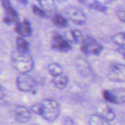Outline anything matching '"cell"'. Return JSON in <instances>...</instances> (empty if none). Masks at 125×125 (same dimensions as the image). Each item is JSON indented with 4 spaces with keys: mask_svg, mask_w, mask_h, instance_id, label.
<instances>
[{
    "mask_svg": "<svg viewBox=\"0 0 125 125\" xmlns=\"http://www.w3.org/2000/svg\"><path fill=\"white\" fill-rule=\"evenodd\" d=\"M103 48V45L91 36L84 37L81 46V51L83 54L94 56H100Z\"/></svg>",
    "mask_w": 125,
    "mask_h": 125,
    "instance_id": "3957f363",
    "label": "cell"
},
{
    "mask_svg": "<svg viewBox=\"0 0 125 125\" xmlns=\"http://www.w3.org/2000/svg\"><path fill=\"white\" fill-rule=\"evenodd\" d=\"M15 31L22 37H30L32 34V28L31 24L29 21L26 20H24L21 23H18L15 28Z\"/></svg>",
    "mask_w": 125,
    "mask_h": 125,
    "instance_id": "8fae6325",
    "label": "cell"
},
{
    "mask_svg": "<svg viewBox=\"0 0 125 125\" xmlns=\"http://www.w3.org/2000/svg\"><path fill=\"white\" fill-rule=\"evenodd\" d=\"M63 124H64V125H75V122H74V120L73 119L67 117V118L64 119Z\"/></svg>",
    "mask_w": 125,
    "mask_h": 125,
    "instance_id": "484cf974",
    "label": "cell"
},
{
    "mask_svg": "<svg viewBox=\"0 0 125 125\" xmlns=\"http://www.w3.org/2000/svg\"><path fill=\"white\" fill-rule=\"evenodd\" d=\"M21 4H28V0H18Z\"/></svg>",
    "mask_w": 125,
    "mask_h": 125,
    "instance_id": "f546056e",
    "label": "cell"
},
{
    "mask_svg": "<svg viewBox=\"0 0 125 125\" xmlns=\"http://www.w3.org/2000/svg\"><path fill=\"white\" fill-rule=\"evenodd\" d=\"M16 46H17V51L23 53H28L29 45L28 42L23 39V37H19L16 39Z\"/></svg>",
    "mask_w": 125,
    "mask_h": 125,
    "instance_id": "ffe728a7",
    "label": "cell"
},
{
    "mask_svg": "<svg viewBox=\"0 0 125 125\" xmlns=\"http://www.w3.org/2000/svg\"><path fill=\"white\" fill-rule=\"evenodd\" d=\"M0 1H1V4H2V6L4 8L5 10H7L12 7L11 3L10 2L9 0H0Z\"/></svg>",
    "mask_w": 125,
    "mask_h": 125,
    "instance_id": "d4e9b609",
    "label": "cell"
},
{
    "mask_svg": "<svg viewBox=\"0 0 125 125\" xmlns=\"http://www.w3.org/2000/svg\"><path fill=\"white\" fill-rule=\"evenodd\" d=\"M30 110L35 114L41 116L47 122H53L60 116L61 105L53 99H46L32 105Z\"/></svg>",
    "mask_w": 125,
    "mask_h": 125,
    "instance_id": "6da1fadb",
    "label": "cell"
},
{
    "mask_svg": "<svg viewBox=\"0 0 125 125\" xmlns=\"http://www.w3.org/2000/svg\"><path fill=\"white\" fill-rule=\"evenodd\" d=\"M32 11H33V13L40 16V17H42V18H44V17H46L47 16V14L45 12V11L43 10V9H41L40 7L36 6V5H33L32 6Z\"/></svg>",
    "mask_w": 125,
    "mask_h": 125,
    "instance_id": "603a6c76",
    "label": "cell"
},
{
    "mask_svg": "<svg viewBox=\"0 0 125 125\" xmlns=\"http://www.w3.org/2000/svg\"><path fill=\"white\" fill-rule=\"evenodd\" d=\"M89 7L91 9H92L94 10H96V11H98V12H106V11L108 10L106 6L101 4L100 3L97 2L95 0L94 1H92V3H90Z\"/></svg>",
    "mask_w": 125,
    "mask_h": 125,
    "instance_id": "7402d4cb",
    "label": "cell"
},
{
    "mask_svg": "<svg viewBox=\"0 0 125 125\" xmlns=\"http://www.w3.org/2000/svg\"><path fill=\"white\" fill-rule=\"evenodd\" d=\"M97 112L100 116L109 122L114 121L116 117L115 111L106 102H100L97 105Z\"/></svg>",
    "mask_w": 125,
    "mask_h": 125,
    "instance_id": "30bf717a",
    "label": "cell"
},
{
    "mask_svg": "<svg viewBox=\"0 0 125 125\" xmlns=\"http://www.w3.org/2000/svg\"><path fill=\"white\" fill-rule=\"evenodd\" d=\"M116 51H117L120 54H122V55L125 58V48H120V47H119V48H117Z\"/></svg>",
    "mask_w": 125,
    "mask_h": 125,
    "instance_id": "f1b7e54d",
    "label": "cell"
},
{
    "mask_svg": "<svg viewBox=\"0 0 125 125\" xmlns=\"http://www.w3.org/2000/svg\"><path fill=\"white\" fill-rule=\"evenodd\" d=\"M57 1H66L67 0H57Z\"/></svg>",
    "mask_w": 125,
    "mask_h": 125,
    "instance_id": "4dcf8cb0",
    "label": "cell"
},
{
    "mask_svg": "<svg viewBox=\"0 0 125 125\" xmlns=\"http://www.w3.org/2000/svg\"><path fill=\"white\" fill-rule=\"evenodd\" d=\"M107 78L112 82L125 83V64L118 62L111 63L108 70Z\"/></svg>",
    "mask_w": 125,
    "mask_h": 125,
    "instance_id": "8992f818",
    "label": "cell"
},
{
    "mask_svg": "<svg viewBox=\"0 0 125 125\" xmlns=\"http://www.w3.org/2000/svg\"><path fill=\"white\" fill-rule=\"evenodd\" d=\"M11 62L13 67L21 74L29 73L34 67V61L28 53L18 51H14L11 55Z\"/></svg>",
    "mask_w": 125,
    "mask_h": 125,
    "instance_id": "7a4b0ae2",
    "label": "cell"
},
{
    "mask_svg": "<svg viewBox=\"0 0 125 125\" xmlns=\"http://www.w3.org/2000/svg\"><path fill=\"white\" fill-rule=\"evenodd\" d=\"M51 48L59 53H67L73 49L70 42L59 34H54L51 42Z\"/></svg>",
    "mask_w": 125,
    "mask_h": 125,
    "instance_id": "52a82bcc",
    "label": "cell"
},
{
    "mask_svg": "<svg viewBox=\"0 0 125 125\" xmlns=\"http://www.w3.org/2000/svg\"><path fill=\"white\" fill-rule=\"evenodd\" d=\"M37 1L45 11L53 12L56 9L54 0H37Z\"/></svg>",
    "mask_w": 125,
    "mask_h": 125,
    "instance_id": "d6986e66",
    "label": "cell"
},
{
    "mask_svg": "<svg viewBox=\"0 0 125 125\" xmlns=\"http://www.w3.org/2000/svg\"><path fill=\"white\" fill-rule=\"evenodd\" d=\"M114 43L120 48H125V32H118L111 37Z\"/></svg>",
    "mask_w": 125,
    "mask_h": 125,
    "instance_id": "44dd1931",
    "label": "cell"
},
{
    "mask_svg": "<svg viewBox=\"0 0 125 125\" xmlns=\"http://www.w3.org/2000/svg\"><path fill=\"white\" fill-rule=\"evenodd\" d=\"M16 86L20 92L34 93L36 91L37 82L35 79L28 73H22L16 78Z\"/></svg>",
    "mask_w": 125,
    "mask_h": 125,
    "instance_id": "277c9868",
    "label": "cell"
},
{
    "mask_svg": "<svg viewBox=\"0 0 125 125\" xmlns=\"http://www.w3.org/2000/svg\"><path fill=\"white\" fill-rule=\"evenodd\" d=\"M69 82H70V78L68 75L65 74H62L57 77H54L52 79V83L53 86L59 90H63L66 89L69 84Z\"/></svg>",
    "mask_w": 125,
    "mask_h": 125,
    "instance_id": "7c38bea8",
    "label": "cell"
},
{
    "mask_svg": "<svg viewBox=\"0 0 125 125\" xmlns=\"http://www.w3.org/2000/svg\"><path fill=\"white\" fill-rule=\"evenodd\" d=\"M89 125H111L110 122L99 114H91L89 118Z\"/></svg>",
    "mask_w": 125,
    "mask_h": 125,
    "instance_id": "2e32d148",
    "label": "cell"
},
{
    "mask_svg": "<svg viewBox=\"0 0 125 125\" xmlns=\"http://www.w3.org/2000/svg\"><path fill=\"white\" fill-rule=\"evenodd\" d=\"M53 23L58 27L65 28L68 26V21L66 18L60 14H56L52 18Z\"/></svg>",
    "mask_w": 125,
    "mask_h": 125,
    "instance_id": "ac0fdd59",
    "label": "cell"
},
{
    "mask_svg": "<svg viewBox=\"0 0 125 125\" xmlns=\"http://www.w3.org/2000/svg\"><path fill=\"white\" fill-rule=\"evenodd\" d=\"M116 15L117 18L120 21L125 23V8H121L117 10L116 12Z\"/></svg>",
    "mask_w": 125,
    "mask_h": 125,
    "instance_id": "cb8c5ba5",
    "label": "cell"
},
{
    "mask_svg": "<svg viewBox=\"0 0 125 125\" xmlns=\"http://www.w3.org/2000/svg\"><path fill=\"white\" fill-rule=\"evenodd\" d=\"M4 23L8 25L18 23V16L16 11L12 8H10L6 10V17L4 18Z\"/></svg>",
    "mask_w": 125,
    "mask_h": 125,
    "instance_id": "9a60e30c",
    "label": "cell"
},
{
    "mask_svg": "<svg viewBox=\"0 0 125 125\" xmlns=\"http://www.w3.org/2000/svg\"><path fill=\"white\" fill-rule=\"evenodd\" d=\"M6 96V91L5 89L0 85V100H2L4 97Z\"/></svg>",
    "mask_w": 125,
    "mask_h": 125,
    "instance_id": "83f0119b",
    "label": "cell"
},
{
    "mask_svg": "<svg viewBox=\"0 0 125 125\" xmlns=\"http://www.w3.org/2000/svg\"><path fill=\"white\" fill-rule=\"evenodd\" d=\"M69 40L75 44H81L83 36L82 32L78 29H72L68 32Z\"/></svg>",
    "mask_w": 125,
    "mask_h": 125,
    "instance_id": "e0dca14e",
    "label": "cell"
},
{
    "mask_svg": "<svg viewBox=\"0 0 125 125\" xmlns=\"http://www.w3.org/2000/svg\"><path fill=\"white\" fill-rule=\"evenodd\" d=\"M13 113H14V118L15 122H17L19 124L28 123L32 117V114L31 110L22 105L16 106L14 109Z\"/></svg>",
    "mask_w": 125,
    "mask_h": 125,
    "instance_id": "ba28073f",
    "label": "cell"
},
{
    "mask_svg": "<svg viewBox=\"0 0 125 125\" xmlns=\"http://www.w3.org/2000/svg\"><path fill=\"white\" fill-rule=\"evenodd\" d=\"M75 68L78 73L83 77H89L93 73L90 63L83 57L78 56L75 59Z\"/></svg>",
    "mask_w": 125,
    "mask_h": 125,
    "instance_id": "9c48e42d",
    "label": "cell"
},
{
    "mask_svg": "<svg viewBox=\"0 0 125 125\" xmlns=\"http://www.w3.org/2000/svg\"><path fill=\"white\" fill-rule=\"evenodd\" d=\"M95 1H97V2H99L101 4L105 5V6H106L108 4H111V3H113L114 1V0H95Z\"/></svg>",
    "mask_w": 125,
    "mask_h": 125,
    "instance_id": "4316f807",
    "label": "cell"
},
{
    "mask_svg": "<svg viewBox=\"0 0 125 125\" xmlns=\"http://www.w3.org/2000/svg\"><path fill=\"white\" fill-rule=\"evenodd\" d=\"M47 70L53 78L57 77L60 75L64 74L63 67L60 64L56 63V62L50 63L47 67Z\"/></svg>",
    "mask_w": 125,
    "mask_h": 125,
    "instance_id": "4fadbf2b",
    "label": "cell"
},
{
    "mask_svg": "<svg viewBox=\"0 0 125 125\" xmlns=\"http://www.w3.org/2000/svg\"><path fill=\"white\" fill-rule=\"evenodd\" d=\"M114 97V104L124 105L125 104V89L117 88L111 89Z\"/></svg>",
    "mask_w": 125,
    "mask_h": 125,
    "instance_id": "5bb4252c",
    "label": "cell"
},
{
    "mask_svg": "<svg viewBox=\"0 0 125 125\" xmlns=\"http://www.w3.org/2000/svg\"><path fill=\"white\" fill-rule=\"evenodd\" d=\"M64 12L67 18L75 25L82 26L87 22V16L86 13L78 7L69 6L64 9Z\"/></svg>",
    "mask_w": 125,
    "mask_h": 125,
    "instance_id": "5b68a950",
    "label": "cell"
}]
</instances>
